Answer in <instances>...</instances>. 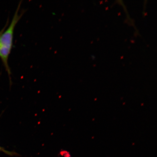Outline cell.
<instances>
[{
    "mask_svg": "<svg viewBox=\"0 0 157 157\" xmlns=\"http://www.w3.org/2000/svg\"><path fill=\"white\" fill-rule=\"evenodd\" d=\"M9 23V20H8L6 23V24L4 27L2 29L1 31H0V37H1V35L2 34L4 31L5 29L7 28V26L8 25Z\"/></svg>",
    "mask_w": 157,
    "mask_h": 157,
    "instance_id": "obj_3",
    "label": "cell"
},
{
    "mask_svg": "<svg viewBox=\"0 0 157 157\" xmlns=\"http://www.w3.org/2000/svg\"><path fill=\"white\" fill-rule=\"evenodd\" d=\"M21 4V1L17 6L10 24L0 37V58L9 74L10 79L11 73L8 60L10 54L12 49L13 33L16 25L25 13L24 10L19 13Z\"/></svg>",
    "mask_w": 157,
    "mask_h": 157,
    "instance_id": "obj_1",
    "label": "cell"
},
{
    "mask_svg": "<svg viewBox=\"0 0 157 157\" xmlns=\"http://www.w3.org/2000/svg\"><path fill=\"white\" fill-rule=\"evenodd\" d=\"M0 151H3L4 152L6 153L7 154H8L9 155H14L16 154V153L14 152H11L8 151H6L4 149L2 148V147L0 146Z\"/></svg>",
    "mask_w": 157,
    "mask_h": 157,
    "instance_id": "obj_2",
    "label": "cell"
}]
</instances>
